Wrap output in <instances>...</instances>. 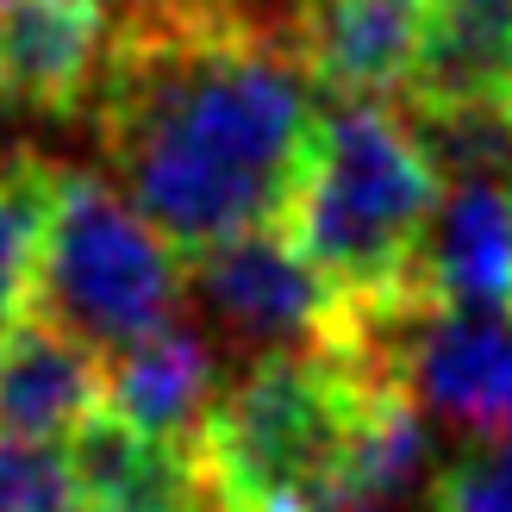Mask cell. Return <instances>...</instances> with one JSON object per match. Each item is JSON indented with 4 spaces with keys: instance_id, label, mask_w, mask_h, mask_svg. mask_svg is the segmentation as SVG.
<instances>
[{
    "instance_id": "1",
    "label": "cell",
    "mask_w": 512,
    "mask_h": 512,
    "mask_svg": "<svg viewBox=\"0 0 512 512\" xmlns=\"http://www.w3.org/2000/svg\"><path fill=\"white\" fill-rule=\"evenodd\" d=\"M313 119V75L288 25L188 7L125 13L94 88L119 194L182 256L281 219Z\"/></svg>"
},
{
    "instance_id": "2",
    "label": "cell",
    "mask_w": 512,
    "mask_h": 512,
    "mask_svg": "<svg viewBox=\"0 0 512 512\" xmlns=\"http://www.w3.org/2000/svg\"><path fill=\"white\" fill-rule=\"evenodd\" d=\"M444 175L400 107L331 100L313 119L281 238L356 313L419 306V250L438 219Z\"/></svg>"
},
{
    "instance_id": "3",
    "label": "cell",
    "mask_w": 512,
    "mask_h": 512,
    "mask_svg": "<svg viewBox=\"0 0 512 512\" xmlns=\"http://www.w3.org/2000/svg\"><path fill=\"white\" fill-rule=\"evenodd\" d=\"M381 388L394 381L344 350L250 363L194 438L207 512H331Z\"/></svg>"
},
{
    "instance_id": "4",
    "label": "cell",
    "mask_w": 512,
    "mask_h": 512,
    "mask_svg": "<svg viewBox=\"0 0 512 512\" xmlns=\"http://www.w3.org/2000/svg\"><path fill=\"white\" fill-rule=\"evenodd\" d=\"M182 269L175 250L132 213V200L113 194L100 175L57 169L38 250V319L63 325L88 350H125L144 331L175 319Z\"/></svg>"
},
{
    "instance_id": "5",
    "label": "cell",
    "mask_w": 512,
    "mask_h": 512,
    "mask_svg": "<svg viewBox=\"0 0 512 512\" xmlns=\"http://www.w3.org/2000/svg\"><path fill=\"white\" fill-rule=\"evenodd\" d=\"M194 269V300L219 325L225 344L244 356H313V350H344L356 306L331 294V281L281 238V225L225 238L213 250L188 256Z\"/></svg>"
},
{
    "instance_id": "6",
    "label": "cell",
    "mask_w": 512,
    "mask_h": 512,
    "mask_svg": "<svg viewBox=\"0 0 512 512\" xmlns=\"http://www.w3.org/2000/svg\"><path fill=\"white\" fill-rule=\"evenodd\" d=\"M438 0H300L294 50L331 100L400 107L419 82Z\"/></svg>"
},
{
    "instance_id": "7",
    "label": "cell",
    "mask_w": 512,
    "mask_h": 512,
    "mask_svg": "<svg viewBox=\"0 0 512 512\" xmlns=\"http://www.w3.org/2000/svg\"><path fill=\"white\" fill-rule=\"evenodd\" d=\"M119 0H0V94L44 113L94 107Z\"/></svg>"
},
{
    "instance_id": "8",
    "label": "cell",
    "mask_w": 512,
    "mask_h": 512,
    "mask_svg": "<svg viewBox=\"0 0 512 512\" xmlns=\"http://www.w3.org/2000/svg\"><path fill=\"white\" fill-rule=\"evenodd\" d=\"M219 388L225 375H219V350L207 344V331L188 319H169L107 363V406L100 413L150 444L194 450Z\"/></svg>"
},
{
    "instance_id": "9",
    "label": "cell",
    "mask_w": 512,
    "mask_h": 512,
    "mask_svg": "<svg viewBox=\"0 0 512 512\" xmlns=\"http://www.w3.org/2000/svg\"><path fill=\"white\" fill-rule=\"evenodd\" d=\"M107 406L100 350L50 319H19L0 338V438L7 444H69Z\"/></svg>"
},
{
    "instance_id": "10",
    "label": "cell",
    "mask_w": 512,
    "mask_h": 512,
    "mask_svg": "<svg viewBox=\"0 0 512 512\" xmlns=\"http://www.w3.org/2000/svg\"><path fill=\"white\" fill-rule=\"evenodd\" d=\"M419 294L450 313L512 319V182H444L419 250Z\"/></svg>"
},
{
    "instance_id": "11",
    "label": "cell",
    "mask_w": 512,
    "mask_h": 512,
    "mask_svg": "<svg viewBox=\"0 0 512 512\" xmlns=\"http://www.w3.org/2000/svg\"><path fill=\"white\" fill-rule=\"evenodd\" d=\"M63 450L82 488V512H207L194 450L150 444L107 413L82 425Z\"/></svg>"
},
{
    "instance_id": "12",
    "label": "cell",
    "mask_w": 512,
    "mask_h": 512,
    "mask_svg": "<svg viewBox=\"0 0 512 512\" xmlns=\"http://www.w3.org/2000/svg\"><path fill=\"white\" fill-rule=\"evenodd\" d=\"M57 169L38 157H0V338L32 319L38 294V250H44V213Z\"/></svg>"
},
{
    "instance_id": "13",
    "label": "cell",
    "mask_w": 512,
    "mask_h": 512,
    "mask_svg": "<svg viewBox=\"0 0 512 512\" xmlns=\"http://www.w3.org/2000/svg\"><path fill=\"white\" fill-rule=\"evenodd\" d=\"M0 512H82L69 450L0 438Z\"/></svg>"
},
{
    "instance_id": "14",
    "label": "cell",
    "mask_w": 512,
    "mask_h": 512,
    "mask_svg": "<svg viewBox=\"0 0 512 512\" xmlns=\"http://www.w3.org/2000/svg\"><path fill=\"white\" fill-rule=\"evenodd\" d=\"M431 512H512V444H469L444 463Z\"/></svg>"
},
{
    "instance_id": "15",
    "label": "cell",
    "mask_w": 512,
    "mask_h": 512,
    "mask_svg": "<svg viewBox=\"0 0 512 512\" xmlns=\"http://www.w3.org/2000/svg\"><path fill=\"white\" fill-rule=\"evenodd\" d=\"M481 444H512V381H506V394L494 406V425H488V438H481Z\"/></svg>"
}]
</instances>
